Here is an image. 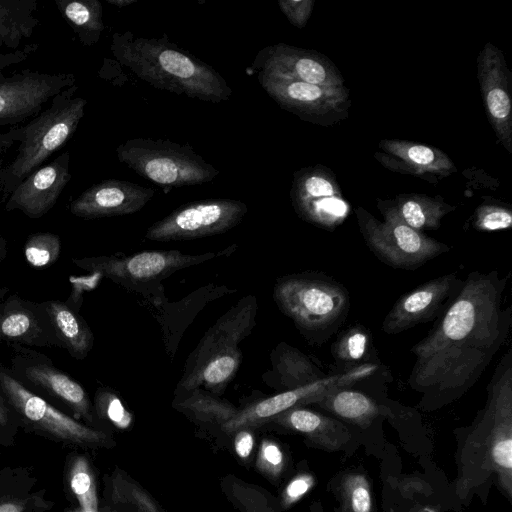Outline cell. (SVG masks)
<instances>
[{
	"mask_svg": "<svg viewBox=\"0 0 512 512\" xmlns=\"http://www.w3.org/2000/svg\"><path fill=\"white\" fill-rule=\"evenodd\" d=\"M10 369L23 385L29 384L69 406L75 414L91 418V408L85 389L49 359L36 352L18 349Z\"/></svg>",
	"mask_w": 512,
	"mask_h": 512,
	"instance_id": "cell-13",
	"label": "cell"
},
{
	"mask_svg": "<svg viewBox=\"0 0 512 512\" xmlns=\"http://www.w3.org/2000/svg\"><path fill=\"white\" fill-rule=\"evenodd\" d=\"M83 512H87V511H83Z\"/></svg>",
	"mask_w": 512,
	"mask_h": 512,
	"instance_id": "cell-48",
	"label": "cell"
},
{
	"mask_svg": "<svg viewBox=\"0 0 512 512\" xmlns=\"http://www.w3.org/2000/svg\"><path fill=\"white\" fill-rule=\"evenodd\" d=\"M462 282L458 272L454 271L403 294L386 314L382 331L395 335L436 319L458 293Z\"/></svg>",
	"mask_w": 512,
	"mask_h": 512,
	"instance_id": "cell-12",
	"label": "cell"
},
{
	"mask_svg": "<svg viewBox=\"0 0 512 512\" xmlns=\"http://www.w3.org/2000/svg\"><path fill=\"white\" fill-rule=\"evenodd\" d=\"M342 512H374L373 496L367 477L359 472H349L339 482Z\"/></svg>",
	"mask_w": 512,
	"mask_h": 512,
	"instance_id": "cell-29",
	"label": "cell"
},
{
	"mask_svg": "<svg viewBox=\"0 0 512 512\" xmlns=\"http://www.w3.org/2000/svg\"><path fill=\"white\" fill-rule=\"evenodd\" d=\"M377 369L373 363H363L343 373L326 376L314 383L258 401L236 414L223 427L227 431L261 424L295 407L317 404L336 389L349 387L371 376Z\"/></svg>",
	"mask_w": 512,
	"mask_h": 512,
	"instance_id": "cell-10",
	"label": "cell"
},
{
	"mask_svg": "<svg viewBox=\"0 0 512 512\" xmlns=\"http://www.w3.org/2000/svg\"><path fill=\"white\" fill-rule=\"evenodd\" d=\"M9 419V410L4 399L0 395V425H6Z\"/></svg>",
	"mask_w": 512,
	"mask_h": 512,
	"instance_id": "cell-43",
	"label": "cell"
},
{
	"mask_svg": "<svg viewBox=\"0 0 512 512\" xmlns=\"http://www.w3.org/2000/svg\"><path fill=\"white\" fill-rule=\"evenodd\" d=\"M273 419L304 434L317 447L329 452L341 450L351 438L349 429L341 421L304 407L289 409Z\"/></svg>",
	"mask_w": 512,
	"mask_h": 512,
	"instance_id": "cell-21",
	"label": "cell"
},
{
	"mask_svg": "<svg viewBox=\"0 0 512 512\" xmlns=\"http://www.w3.org/2000/svg\"><path fill=\"white\" fill-rule=\"evenodd\" d=\"M242 359L238 347L217 353L207 359L196 371L182 376L177 385L180 393L203 387L204 390L220 395L235 378Z\"/></svg>",
	"mask_w": 512,
	"mask_h": 512,
	"instance_id": "cell-23",
	"label": "cell"
},
{
	"mask_svg": "<svg viewBox=\"0 0 512 512\" xmlns=\"http://www.w3.org/2000/svg\"><path fill=\"white\" fill-rule=\"evenodd\" d=\"M111 51L116 60L155 88L178 96L220 103L230 98L226 80L210 65L161 38L114 33Z\"/></svg>",
	"mask_w": 512,
	"mask_h": 512,
	"instance_id": "cell-3",
	"label": "cell"
},
{
	"mask_svg": "<svg viewBox=\"0 0 512 512\" xmlns=\"http://www.w3.org/2000/svg\"><path fill=\"white\" fill-rule=\"evenodd\" d=\"M508 276L470 272L428 334L413 345L407 383L421 394L418 407L435 410L462 397L505 343L512 307H504Z\"/></svg>",
	"mask_w": 512,
	"mask_h": 512,
	"instance_id": "cell-1",
	"label": "cell"
},
{
	"mask_svg": "<svg viewBox=\"0 0 512 512\" xmlns=\"http://www.w3.org/2000/svg\"><path fill=\"white\" fill-rule=\"evenodd\" d=\"M57 5L85 44L91 45L99 40L104 23L102 5L98 0L59 1Z\"/></svg>",
	"mask_w": 512,
	"mask_h": 512,
	"instance_id": "cell-26",
	"label": "cell"
},
{
	"mask_svg": "<svg viewBox=\"0 0 512 512\" xmlns=\"http://www.w3.org/2000/svg\"><path fill=\"white\" fill-rule=\"evenodd\" d=\"M70 486L84 511L97 512L96 488L84 458H77L74 462L70 473Z\"/></svg>",
	"mask_w": 512,
	"mask_h": 512,
	"instance_id": "cell-32",
	"label": "cell"
},
{
	"mask_svg": "<svg viewBox=\"0 0 512 512\" xmlns=\"http://www.w3.org/2000/svg\"><path fill=\"white\" fill-rule=\"evenodd\" d=\"M68 163L69 154L65 153L26 177L12 193L7 210L18 209L30 218L46 214L70 179Z\"/></svg>",
	"mask_w": 512,
	"mask_h": 512,
	"instance_id": "cell-18",
	"label": "cell"
},
{
	"mask_svg": "<svg viewBox=\"0 0 512 512\" xmlns=\"http://www.w3.org/2000/svg\"><path fill=\"white\" fill-rule=\"evenodd\" d=\"M45 304L62 348L75 359L86 358L94 344L93 333L86 321L65 302L53 300Z\"/></svg>",
	"mask_w": 512,
	"mask_h": 512,
	"instance_id": "cell-24",
	"label": "cell"
},
{
	"mask_svg": "<svg viewBox=\"0 0 512 512\" xmlns=\"http://www.w3.org/2000/svg\"><path fill=\"white\" fill-rule=\"evenodd\" d=\"M335 190L332 184L325 178L317 175H310L301 178L293 191V199L307 200L333 197Z\"/></svg>",
	"mask_w": 512,
	"mask_h": 512,
	"instance_id": "cell-34",
	"label": "cell"
},
{
	"mask_svg": "<svg viewBox=\"0 0 512 512\" xmlns=\"http://www.w3.org/2000/svg\"><path fill=\"white\" fill-rule=\"evenodd\" d=\"M91 273V275H86L83 277L70 276L69 278L72 290L68 300L65 303L73 308L76 312H79L83 293L92 290L98 283L99 279L102 277L101 274L97 272Z\"/></svg>",
	"mask_w": 512,
	"mask_h": 512,
	"instance_id": "cell-37",
	"label": "cell"
},
{
	"mask_svg": "<svg viewBox=\"0 0 512 512\" xmlns=\"http://www.w3.org/2000/svg\"><path fill=\"white\" fill-rule=\"evenodd\" d=\"M235 451L241 458H246L250 455L253 446L254 438L249 431L241 430L235 438Z\"/></svg>",
	"mask_w": 512,
	"mask_h": 512,
	"instance_id": "cell-41",
	"label": "cell"
},
{
	"mask_svg": "<svg viewBox=\"0 0 512 512\" xmlns=\"http://www.w3.org/2000/svg\"><path fill=\"white\" fill-rule=\"evenodd\" d=\"M412 512H439L437 509L429 506L420 507L417 509H414Z\"/></svg>",
	"mask_w": 512,
	"mask_h": 512,
	"instance_id": "cell-47",
	"label": "cell"
},
{
	"mask_svg": "<svg viewBox=\"0 0 512 512\" xmlns=\"http://www.w3.org/2000/svg\"><path fill=\"white\" fill-rule=\"evenodd\" d=\"M0 395L26 422L49 434L76 443H96L103 435L56 409L19 382L0 364Z\"/></svg>",
	"mask_w": 512,
	"mask_h": 512,
	"instance_id": "cell-11",
	"label": "cell"
},
{
	"mask_svg": "<svg viewBox=\"0 0 512 512\" xmlns=\"http://www.w3.org/2000/svg\"><path fill=\"white\" fill-rule=\"evenodd\" d=\"M56 77L29 74L0 82V122L38 110L59 90Z\"/></svg>",
	"mask_w": 512,
	"mask_h": 512,
	"instance_id": "cell-20",
	"label": "cell"
},
{
	"mask_svg": "<svg viewBox=\"0 0 512 512\" xmlns=\"http://www.w3.org/2000/svg\"><path fill=\"white\" fill-rule=\"evenodd\" d=\"M6 255V243L0 234V263Z\"/></svg>",
	"mask_w": 512,
	"mask_h": 512,
	"instance_id": "cell-46",
	"label": "cell"
},
{
	"mask_svg": "<svg viewBox=\"0 0 512 512\" xmlns=\"http://www.w3.org/2000/svg\"><path fill=\"white\" fill-rule=\"evenodd\" d=\"M370 344L369 331L362 325H355L339 335L331 346V353L338 363L347 364L349 369L363 364Z\"/></svg>",
	"mask_w": 512,
	"mask_h": 512,
	"instance_id": "cell-28",
	"label": "cell"
},
{
	"mask_svg": "<svg viewBox=\"0 0 512 512\" xmlns=\"http://www.w3.org/2000/svg\"><path fill=\"white\" fill-rule=\"evenodd\" d=\"M0 339L18 345L62 347L45 302L12 295L0 305Z\"/></svg>",
	"mask_w": 512,
	"mask_h": 512,
	"instance_id": "cell-15",
	"label": "cell"
},
{
	"mask_svg": "<svg viewBox=\"0 0 512 512\" xmlns=\"http://www.w3.org/2000/svg\"><path fill=\"white\" fill-rule=\"evenodd\" d=\"M263 456L266 462L275 468H279L283 464V453L280 448L273 443H267L264 446Z\"/></svg>",
	"mask_w": 512,
	"mask_h": 512,
	"instance_id": "cell-42",
	"label": "cell"
},
{
	"mask_svg": "<svg viewBox=\"0 0 512 512\" xmlns=\"http://www.w3.org/2000/svg\"><path fill=\"white\" fill-rule=\"evenodd\" d=\"M85 105V99L75 98L51 108L26 126L18 156L10 167L16 180L27 176L72 136Z\"/></svg>",
	"mask_w": 512,
	"mask_h": 512,
	"instance_id": "cell-9",
	"label": "cell"
},
{
	"mask_svg": "<svg viewBox=\"0 0 512 512\" xmlns=\"http://www.w3.org/2000/svg\"><path fill=\"white\" fill-rule=\"evenodd\" d=\"M273 299L304 338L317 345L337 332L350 310L347 288L317 271L279 277L273 288Z\"/></svg>",
	"mask_w": 512,
	"mask_h": 512,
	"instance_id": "cell-4",
	"label": "cell"
},
{
	"mask_svg": "<svg viewBox=\"0 0 512 512\" xmlns=\"http://www.w3.org/2000/svg\"><path fill=\"white\" fill-rule=\"evenodd\" d=\"M385 218L380 223L364 215L359 217V224L367 247L392 268L416 270L451 250L449 245L408 226L396 209L386 211Z\"/></svg>",
	"mask_w": 512,
	"mask_h": 512,
	"instance_id": "cell-6",
	"label": "cell"
},
{
	"mask_svg": "<svg viewBox=\"0 0 512 512\" xmlns=\"http://www.w3.org/2000/svg\"><path fill=\"white\" fill-rule=\"evenodd\" d=\"M494 477L512 497V350L499 360L487 385V399L471 426L461 452L456 492L466 498Z\"/></svg>",
	"mask_w": 512,
	"mask_h": 512,
	"instance_id": "cell-2",
	"label": "cell"
},
{
	"mask_svg": "<svg viewBox=\"0 0 512 512\" xmlns=\"http://www.w3.org/2000/svg\"><path fill=\"white\" fill-rule=\"evenodd\" d=\"M61 242L58 235L38 232L29 236L24 246V256L34 268H45L55 263L59 257Z\"/></svg>",
	"mask_w": 512,
	"mask_h": 512,
	"instance_id": "cell-31",
	"label": "cell"
},
{
	"mask_svg": "<svg viewBox=\"0 0 512 512\" xmlns=\"http://www.w3.org/2000/svg\"><path fill=\"white\" fill-rule=\"evenodd\" d=\"M318 406L359 427H367L381 413V407L369 396L343 387L334 390Z\"/></svg>",
	"mask_w": 512,
	"mask_h": 512,
	"instance_id": "cell-25",
	"label": "cell"
},
{
	"mask_svg": "<svg viewBox=\"0 0 512 512\" xmlns=\"http://www.w3.org/2000/svg\"><path fill=\"white\" fill-rule=\"evenodd\" d=\"M405 158L419 167H436V152L424 145H410L404 151Z\"/></svg>",
	"mask_w": 512,
	"mask_h": 512,
	"instance_id": "cell-40",
	"label": "cell"
},
{
	"mask_svg": "<svg viewBox=\"0 0 512 512\" xmlns=\"http://www.w3.org/2000/svg\"><path fill=\"white\" fill-rule=\"evenodd\" d=\"M154 192L129 181L108 179L85 190L71 203L70 211L86 219L133 214L150 201Z\"/></svg>",
	"mask_w": 512,
	"mask_h": 512,
	"instance_id": "cell-14",
	"label": "cell"
},
{
	"mask_svg": "<svg viewBox=\"0 0 512 512\" xmlns=\"http://www.w3.org/2000/svg\"><path fill=\"white\" fill-rule=\"evenodd\" d=\"M116 154L121 163L166 191L204 184L220 173L191 146L169 140L129 139L117 147Z\"/></svg>",
	"mask_w": 512,
	"mask_h": 512,
	"instance_id": "cell-5",
	"label": "cell"
},
{
	"mask_svg": "<svg viewBox=\"0 0 512 512\" xmlns=\"http://www.w3.org/2000/svg\"><path fill=\"white\" fill-rule=\"evenodd\" d=\"M218 254H184L178 250H148L128 256L73 259L74 264L134 291L157 286L174 272L211 260Z\"/></svg>",
	"mask_w": 512,
	"mask_h": 512,
	"instance_id": "cell-7",
	"label": "cell"
},
{
	"mask_svg": "<svg viewBox=\"0 0 512 512\" xmlns=\"http://www.w3.org/2000/svg\"><path fill=\"white\" fill-rule=\"evenodd\" d=\"M107 2L114 6H117L118 8H123L134 2H137V0H107Z\"/></svg>",
	"mask_w": 512,
	"mask_h": 512,
	"instance_id": "cell-45",
	"label": "cell"
},
{
	"mask_svg": "<svg viewBox=\"0 0 512 512\" xmlns=\"http://www.w3.org/2000/svg\"><path fill=\"white\" fill-rule=\"evenodd\" d=\"M252 66L257 73L283 79L328 87H339L341 83L319 57L282 43L261 49Z\"/></svg>",
	"mask_w": 512,
	"mask_h": 512,
	"instance_id": "cell-16",
	"label": "cell"
},
{
	"mask_svg": "<svg viewBox=\"0 0 512 512\" xmlns=\"http://www.w3.org/2000/svg\"><path fill=\"white\" fill-rule=\"evenodd\" d=\"M248 211L234 199H206L184 204L153 223L145 238L152 241L190 240L222 234L237 226Z\"/></svg>",
	"mask_w": 512,
	"mask_h": 512,
	"instance_id": "cell-8",
	"label": "cell"
},
{
	"mask_svg": "<svg viewBox=\"0 0 512 512\" xmlns=\"http://www.w3.org/2000/svg\"><path fill=\"white\" fill-rule=\"evenodd\" d=\"M486 103L492 119L497 125L504 127L510 120L511 101L502 84L496 81L486 86Z\"/></svg>",
	"mask_w": 512,
	"mask_h": 512,
	"instance_id": "cell-33",
	"label": "cell"
},
{
	"mask_svg": "<svg viewBox=\"0 0 512 512\" xmlns=\"http://www.w3.org/2000/svg\"><path fill=\"white\" fill-rule=\"evenodd\" d=\"M258 81L281 107L294 113H319L344 100L341 87L315 85L258 73Z\"/></svg>",
	"mask_w": 512,
	"mask_h": 512,
	"instance_id": "cell-19",
	"label": "cell"
},
{
	"mask_svg": "<svg viewBox=\"0 0 512 512\" xmlns=\"http://www.w3.org/2000/svg\"><path fill=\"white\" fill-rule=\"evenodd\" d=\"M396 211L408 226L422 232L424 229H437L447 209L434 201L407 199Z\"/></svg>",
	"mask_w": 512,
	"mask_h": 512,
	"instance_id": "cell-30",
	"label": "cell"
},
{
	"mask_svg": "<svg viewBox=\"0 0 512 512\" xmlns=\"http://www.w3.org/2000/svg\"><path fill=\"white\" fill-rule=\"evenodd\" d=\"M24 2L0 1V46H16L32 33V7L25 8Z\"/></svg>",
	"mask_w": 512,
	"mask_h": 512,
	"instance_id": "cell-27",
	"label": "cell"
},
{
	"mask_svg": "<svg viewBox=\"0 0 512 512\" xmlns=\"http://www.w3.org/2000/svg\"><path fill=\"white\" fill-rule=\"evenodd\" d=\"M272 369L263 375L264 381L282 390H293L328 376L307 355L285 342L278 344L270 355Z\"/></svg>",
	"mask_w": 512,
	"mask_h": 512,
	"instance_id": "cell-22",
	"label": "cell"
},
{
	"mask_svg": "<svg viewBox=\"0 0 512 512\" xmlns=\"http://www.w3.org/2000/svg\"><path fill=\"white\" fill-rule=\"evenodd\" d=\"M97 405L105 411L111 422L120 428L131 423V415L126 411L117 396L106 389H99L96 395Z\"/></svg>",
	"mask_w": 512,
	"mask_h": 512,
	"instance_id": "cell-36",
	"label": "cell"
},
{
	"mask_svg": "<svg viewBox=\"0 0 512 512\" xmlns=\"http://www.w3.org/2000/svg\"><path fill=\"white\" fill-rule=\"evenodd\" d=\"M22 508L14 503H4L0 505V512H21Z\"/></svg>",
	"mask_w": 512,
	"mask_h": 512,
	"instance_id": "cell-44",
	"label": "cell"
},
{
	"mask_svg": "<svg viewBox=\"0 0 512 512\" xmlns=\"http://www.w3.org/2000/svg\"><path fill=\"white\" fill-rule=\"evenodd\" d=\"M256 311V298L248 295L221 316L189 355L183 376L196 371L211 356L238 347V344L252 332Z\"/></svg>",
	"mask_w": 512,
	"mask_h": 512,
	"instance_id": "cell-17",
	"label": "cell"
},
{
	"mask_svg": "<svg viewBox=\"0 0 512 512\" xmlns=\"http://www.w3.org/2000/svg\"><path fill=\"white\" fill-rule=\"evenodd\" d=\"M281 11L296 27L305 26L312 9L310 0H280L278 2Z\"/></svg>",
	"mask_w": 512,
	"mask_h": 512,
	"instance_id": "cell-38",
	"label": "cell"
},
{
	"mask_svg": "<svg viewBox=\"0 0 512 512\" xmlns=\"http://www.w3.org/2000/svg\"><path fill=\"white\" fill-rule=\"evenodd\" d=\"M315 479L311 474L304 473L289 482L285 489V501L291 504L307 494L314 486Z\"/></svg>",
	"mask_w": 512,
	"mask_h": 512,
	"instance_id": "cell-39",
	"label": "cell"
},
{
	"mask_svg": "<svg viewBox=\"0 0 512 512\" xmlns=\"http://www.w3.org/2000/svg\"><path fill=\"white\" fill-rule=\"evenodd\" d=\"M512 225V214L509 210L485 206L478 210L474 226L480 231H497L510 228Z\"/></svg>",
	"mask_w": 512,
	"mask_h": 512,
	"instance_id": "cell-35",
	"label": "cell"
}]
</instances>
